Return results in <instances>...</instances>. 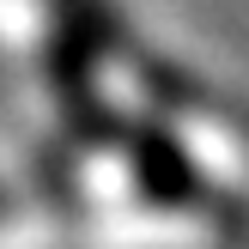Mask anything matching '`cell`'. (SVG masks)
Segmentation results:
<instances>
[{
  "mask_svg": "<svg viewBox=\"0 0 249 249\" xmlns=\"http://www.w3.org/2000/svg\"><path fill=\"white\" fill-rule=\"evenodd\" d=\"M97 0H0V24L18 61L43 79L61 116H85L91 79L104 67V18Z\"/></svg>",
  "mask_w": 249,
  "mask_h": 249,
  "instance_id": "cell-1",
  "label": "cell"
}]
</instances>
